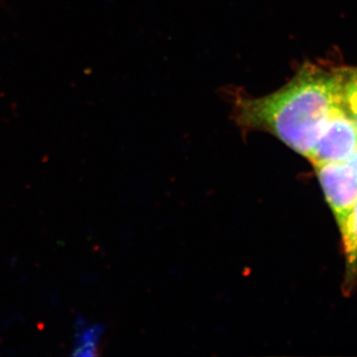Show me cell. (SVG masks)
Instances as JSON below:
<instances>
[{"instance_id":"1","label":"cell","mask_w":357,"mask_h":357,"mask_svg":"<svg viewBox=\"0 0 357 357\" xmlns=\"http://www.w3.org/2000/svg\"><path fill=\"white\" fill-rule=\"evenodd\" d=\"M234 103L241 128L267 131L309 159L326 123L342 107L340 70L305 65L275 93L262 98L238 96Z\"/></svg>"},{"instance_id":"2","label":"cell","mask_w":357,"mask_h":357,"mask_svg":"<svg viewBox=\"0 0 357 357\" xmlns=\"http://www.w3.org/2000/svg\"><path fill=\"white\" fill-rule=\"evenodd\" d=\"M326 201L337 220L344 223L357 199V176L349 161L314 166Z\"/></svg>"},{"instance_id":"3","label":"cell","mask_w":357,"mask_h":357,"mask_svg":"<svg viewBox=\"0 0 357 357\" xmlns=\"http://www.w3.org/2000/svg\"><path fill=\"white\" fill-rule=\"evenodd\" d=\"M357 149V128L342 107L335 110L309 157L312 165L345 162Z\"/></svg>"},{"instance_id":"4","label":"cell","mask_w":357,"mask_h":357,"mask_svg":"<svg viewBox=\"0 0 357 357\" xmlns=\"http://www.w3.org/2000/svg\"><path fill=\"white\" fill-rule=\"evenodd\" d=\"M340 229L349 279H352L357 274V199Z\"/></svg>"},{"instance_id":"5","label":"cell","mask_w":357,"mask_h":357,"mask_svg":"<svg viewBox=\"0 0 357 357\" xmlns=\"http://www.w3.org/2000/svg\"><path fill=\"white\" fill-rule=\"evenodd\" d=\"M340 70V102L357 128V68Z\"/></svg>"},{"instance_id":"6","label":"cell","mask_w":357,"mask_h":357,"mask_svg":"<svg viewBox=\"0 0 357 357\" xmlns=\"http://www.w3.org/2000/svg\"><path fill=\"white\" fill-rule=\"evenodd\" d=\"M102 333V326L86 325L84 321H79L73 354L77 356H95L98 344H100Z\"/></svg>"},{"instance_id":"7","label":"cell","mask_w":357,"mask_h":357,"mask_svg":"<svg viewBox=\"0 0 357 357\" xmlns=\"http://www.w3.org/2000/svg\"><path fill=\"white\" fill-rule=\"evenodd\" d=\"M349 163L351 164V166L354 167V171H356L357 176V149L356 152H354V155H352L351 158L349 160Z\"/></svg>"}]
</instances>
